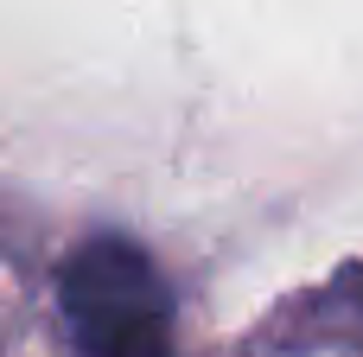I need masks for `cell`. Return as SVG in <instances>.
Instances as JSON below:
<instances>
[{"label":"cell","instance_id":"1","mask_svg":"<svg viewBox=\"0 0 363 357\" xmlns=\"http://www.w3.org/2000/svg\"><path fill=\"white\" fill-rule=\"evenodd\" d=\"M57 300L83 357H179L166 275L134 236H83L57 275Z\"/></svg>","mask_w":363,"mask_h":357}]
</instances>
